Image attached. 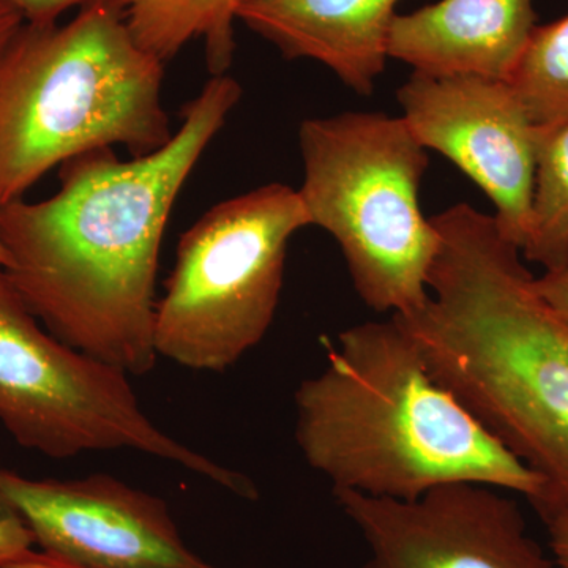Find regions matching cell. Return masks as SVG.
<instances>
[{
  "instance_id": "obj_1",
  "label": "cell",
  "mask_w": 568,
  "mask_h": 568,
  "mask_svg": "<svg viewBox=\"0 0 568 568\" xmlns=\"http://www.w3.org/2000/svg\"><path fill=\"white\" fill-rule=\"evenodd\" d=\"M241 97L233 77H212L160 151L132 160L114 149L82 153L59 166L48 200L0 205L7 274L52 335L130 376L152 372L164 231Z\"/></svg>"
},
{
  "instance_id": "obj_2",
  "label": "cell",
  "mask_w": 568,
  "mask_h": 568,
  "mask_svg": "<svg viewBox=\"0 0 568 568\" xmlns=\"http://www.w3.org/2000/svg\"><path fill=\"white\" fill-rule=\"evenodd\" d=\"M428 301L394 315L429 375L568 506V324L534 287L495 216L466 203L432 216Z\"/></svg>"
},
{
  "instance_id": "obj_3",
  "label": "cell",
  "mask_w": 568,
  "mask_h": 568,
  "mask_svg": "<svg viewBox=\"0 0 568 568\" xmlns=\"http://www.w3.org/2000/svg\"><path fill=\"white\" fill-rule=\"evenodd\" d=\"M295 443L332 491L410 500L448 484L537 499L544 478L447 388L394 316L325 343V366L294 395Z\"/></svg>"
},
{
  "instance_id": "obj_4",
  "label": "cell",
  "mask_w": 568,
  "mask_h": 568,
  "mask_svg": "<svg viewBox=\"0 0 568 568\" xmlns=\"http://www.w3.org/2000/svg\"><path fill=\"white\" fill-rule=\"evenodd\" d=\"M163 80L122 0L88 3L65 24L24 22L0 51V205L82 153L160 151L174 134Z\"/></svg>"
},
{
  "instance_id": "obj_5",
  "label": "cell",
  "mask_w": 568,
  "mask_h": 568,
  "mask_svg": "<svg viewBox=\"0 0 568 568\" xmlns=\"http://www.w3.org/2000/svg\"><path fill=\"white\" fill-rule=\"evenodd\" d=\"M298 148L297 192L310 224L334 237L362 302L390 316L422 308L439 234L420 207L428 152L405 119L384 112L306 119Z\"/></svg>"
},
{
  "instance_id": "obj_6",
  "label": "cell",
  "mask_w": 568,
  "mask_h": 568,
  "mask_svg": "<svg viewBox=\"0 0 568 568\" xmlns=\"http://www.w3.org/2000/svg\"><path fill=\"white\" fill-rule=\"evenodd\" d=\"M312 226L297 190L267 183L222 201L182 234L156 302L159 357L223 373L260 345L282 297L291 239Z\"/></svg>"
},
{
  "instance_id": "obj_7",
  "label": "cell",
  "mask_w": 568,
  "mask_h": 568,
  "mask_svg": "<svg viewBox=\"0 0 568 568\" xmlns=\"http://www.w3.org/2000/svg\"><path fill=\"white\" fill-rule=\"evenodd\" d=\"M129 376L52 335L0 265V424L11 437L48 458L134 450L211 476L213 459L153 424Z\"/></svg>"
},
{
  "instance_id": "obj_8",
  "label": "cell",
  "mask_w": 568,
  "mask_h": 568,
  "mask_svg": "<svg viewBox=\"0 0 568 568\" xmlns=\"http://www.w3.org/2000/svg\"><path fill=\"white\" fill-rule=\"evenodd\" d=\"M396 99L417 141L484 190L500 233L521 252L532 211L538 126L514 85L474 74L413 71Z\"/></svg>"
},
{
  "instance_id": "obj_9",
  "label": "cell",
  "mask_w": 568,
  "mask_h": 568,
  "mask_svg": "<svg viewBox=\"0 0 568 568\" xmlns=\"http://www.w3.org/2000/svg\"><path fill=\"white\" fill-rule=\"evenodd\" d=\"M506 493L462 481L410 500L334 497L368 547L362 568H556Z\"/></svg>"
},
{
  "instance_id": "obj_10",
  "label": "cell",
  "mask_w": 568,
  "mask_h": 568,
  "mask_svg": "<svg viewBox=\"0 0 568 568\" xmlns=\"http://www.w3.org/2000/svg\"><path fill=\"white\" fill-rule=\"evenodd\" d=\"M0 495L43 555L77 568H213L159 496L108 476L29 478L0 467Z\"/></svg>"
},
{
  "instance_id": "obj_11",
  "label": "cell",
  "mask_w": 568,
  "mask_h": 568,
  "mask_svg": "<svg viewBox=\"0 0 568 568\" xmlns=\"http://www.w3.org/2000/svg\"><path fill=\"white\" fill-rule=\"evenodd\" d=\"M536 28L532 0H439L396 14L388 59L420 73L510 81Z\"/></svg>"
},
{
  "instance_id": "obj_12",
  "label": "cell",
  "mask_w": 568,
  "mask_h": 568,
  "mask_svg": "<svg viewBox=\"0 0 568 568\" xmlns=\"http://www.w3.org/2000/svg\"><path fill=\"white\" fill-rule=\"evenodd\" d=\"M399 0H250L239 21L287 61L323 63L346 88L369 95L386 70Z\"/></svg>"
},
{
  "instance_id": "obj_13",
  "label": "cell",
  "mask_w": 568,
  "mask_h": 568,
  "mask_svg": "<svg viewBox=\"0 0 568 568\" xmlns=\"http://www.w3.org/2000/svg\"><path fill=\"white\" fill-rule=\"evenodd\" d=\"M134 39L166 63L194 40L204 43L212 77L226 74L235 51L234 24L250 0H122Z\"/></svg>"
},
{
  "instance_id": "obj_14",
  "label": "cell",
  "mask_w": 568,
  "mask_h": 568,
  "mask_svg": "<svg viewBox=\"0 0 568 568\" xmlns=\"http://www.w3.org/2000/svg\"><path fill=\"white\" fill-rule=\"evenodd\" d=\"M521 254L545 271L568 261V121L538 126L532 211Z\"/></svg>"
},
{
  "instance_id": "obj_15",
  "label": "cell",
  "mask_w": 568,
  "mask_h": 568,
  "mask_svg": "<svg viewBox=\"0 0 568 568\" xmlns=\"http://www.w3.org/2000/svg\"><path fill=\"white\" fill-rule=\"evenodd\" d=\"M508 82L518 92L534 125L568 121V14L537 26Z\"/></svg>"
},
{
  "instance_id": "obj_16",
  "label": "cell",
  "mask_w": 568,
  "mask_h": 568,
  "mask_svg": "<svg viewBox=\"0 0 568 568\" xmlns=\"http://www.w3.org/2000/svg\"><path fill=\"white\" fill-rule=\"evenodd\" d=\"M33 537L18 511L0 495V566L31 551Z\"/></svg>"
},
{
  "instance_id": "obj_17",
  "label": "cell",
  "mask_w": 568,
  "mask_h": 568,
  "mask_svg": "<svg viewBox=\"0 0 568 568\" xmlns=\"http://www.w3.org/2000/svg\"><path fill=\"white\" fill-rule=\"evenodd\" d=\"M530 504L547 528L549 551L556 568H568V506L544 500Z\"/></svg>"
},
{
  "instance_id": "obj_18",
  "label": "cell",
  "mask_w": 568,
  "mask_h": 568,
  "mask_svg": "<svg viewBox=\"0 0 568 568\" xmlns=\"http://www.w3.org/2000/svg\"><path fill=\"white\" fill-rule=\"evenodd\" d=\"M534 287L545 304L568 324V261L541 276H534Z\"/></svg>"
},
{
  "instance_id": "obj_19",
  "label": "cell",
  "mask_w": 568,
  "mask_h": 568,
  "mask_svg": "<svg viewBox=\"0 0 568 568\" xmlns=\"http://www.w3.org/2000/svg\"><path fill=\"white\" fill-rule=\"evenodd\" d=\"M13 9L20 11L24 22L48 24L55 22L61 14L73 7H84L95 0H6Z\"/></svg>"
},
{
  "instance_id": "obj_20",
  "label": "cell",
  "mask_w": 568,
  "mask_h": 568,
  "mask_svg": "<svg viewBox=\"0 0 568 568\" xmlns=\"http://www.w3.org/2000/svg\"><path fill=\"white\" fill-rule=\"evenodd\" d=\"M22 24H24V18L21 17L20 11L13 9L6 0H0V51Z\"/></svg>"
},
{
  "instance_id": "obj_21",
  "label": "cell",
  "mask_w": 568,
  "mask_h": 568,
  "mask_svg": "<svg viewBox=\"0 0 568 568\" xmlns=\"http://www.w3.org/2000/svg\"><path fill=\"white\" fill-rule=\"evenodd\" d=\"M0 568H77L67 566V564L59 562L43 555V552L29 551L22 555L21 558L11 560V562L3 564ZM215 568V567H213Z\"/></svg>"
},
{
  "instance_id": "obj_22",
  "label": "cell",
  "mask_w": 568,
  "mask_h": 568,
  "mask_svg": "<svg viewBox=\"0 0 568 568\" xmlns=\"http://www.w3.org/2000/svg\"><path fill=\"white\" fill-rule=\"evenodd\" d=\"M7 264H9V256H7L6 250H3L2 244H0V265L7 267Z\"/></svg>"
}]
</instances>
